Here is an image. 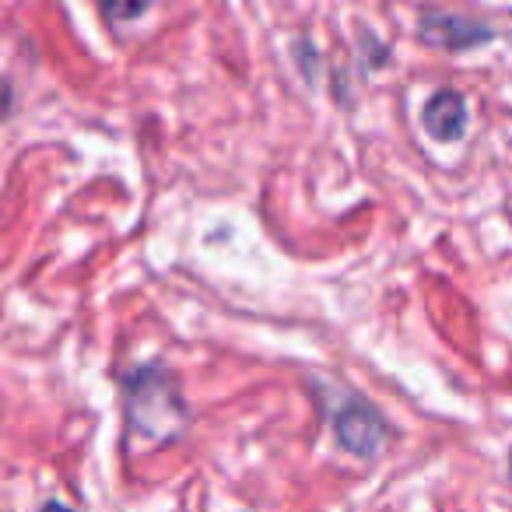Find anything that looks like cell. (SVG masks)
Returning <instances> with one entry per match:
<instances>
[{"instance_id": "obj_1", "label": "cell", "mask_w": 512, "mask_h": 512, "mask_svg": "<svg viewBox=\"0 0 512 512\" xmlns=\"http://www.w3.org/2000/svg\"><path fill=\"white\" fill-rule=\"evenodd\" d=\"M127 421L144 442H169L186 425V400L165 365H137L127 376Z\"/></svg>"}, {"instance_id": "obj_3", "label": "cell", "mask_w": 512, "mask_h": 512, "mask_svg": "<svg viewBox=\"0 0 512 512\" xmlns=\"http://www.w3.org/2000/svg\"><path fill=\"white\" fill-rule=\"evenodd\" d=\"M421 39L442 50H470V46H481L488 39H495V29L474 18H460V15H442V11H428L421 15Z\"/></svg>"}, {"instance_id": "obj_4", "label": "cell", "mask_w": 512, "mask_h": 512, "mask_svg": "<svg viewBox=\"0 0 512 512\" xmlns=\"http://www.w3.org/2000/svg\"><path fill=\"white\" fill-rule=\"evenodd\" d=\"M467 123H470V113H467V99L453 88H442L435 92L432 99L425 102L421 109V127L432 141L439 144H453L467 134Z\"/></svg>"}, {"instance_id": "obj_2", "label": "cell", "mask_w": 512, "mask_h": 512, "mask_svg": "<svg viewBox=\"0 0 512 512\" xmlns=\"http://www.w3.org/2000/svg\"><path fill=\"white\" fill-rule=\"evenodd\" d=\"M334 435L351 456H379L386 442H390V425L372 404L348 400L334 414Z\"/></svg>"}, {"instance_id": "obj_7", "label": "cell", "mask_w": 512, "mask_h": 512, "mask_svg": "<svg viewBox=\"0 0 512 512\" xmlns=\"http://www.w3.org/2000/svg\"><path fill=\"white\" fill-rule=\"evenodd\" d=\"M505 467H509V481H512V453H509V463H505Z\"/></svg>"}, {"instance_id": "obj_5", "label": "cell", "mask_w": 512, "mask_h": 512, "mask_svg": "<svg viewBox=\"0 0 512 512\" xmlns=\"http://www.w3.org/2000/svg\"><path fill=\"white\" fill-rule=\"evenodd\" d=\"M144 11V4H130V8H109V18H137Z\"/></svg>"}, {"instance_id": "obj_6", "label": "cell", "mask_w": 512, "mask_h": 512, "mask_svg": "<svg viewBox=\"0 0 512 512\" xmlns=\"http://www.w3.org/2000/svg\"><path fill=\"white\" fill-rule=\"evenodd\" d=\"M36 512H74V509H67V505H60V502H46L43 509H36Z\"/></svg>"}]
</instances>
